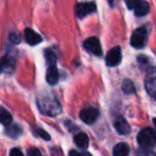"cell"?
Segmentation results:
<instances>
[{
    "label": "cell",
    "mask_w": 156,
    "mask_h": 156,
    "mask_svg": "<svg viewBox=\"0 0 156 156\" xmlns=\"http://www.w3.org/2000/svg\"><path fill=\"white\" fill-rule=\"evenodd\" d=\"M74 144L78 148L80 149H87L89 144V139L88 136L85 133H78L76 136H74Z\"/></svg>",
    "instance_id": "13"
},
{
    "label": "cell",
    "mask_w": 156,
    "mask_h": 156,
    "mask_svg": "<svg viewBox=\"0 0 156 156\" xmlns=\"http://www.w3.org/2000/svg\"><path fill=\"white\" fill-rule=\"evenodd\" d=\"M114 126L121 135H126L131 132V126L123 117H117L114 121Z\"/></svg>",
    "instance_id": "10"
},
{
    "label": "cell",
    "mask_w": 156,
    "mask_h": 156,
    "mask_svg": "<svg viewBox=\"0 0 156 156\" xmlns=\"http://www.w3.org/2000/svg\"><path fill=\"white\" fill-rule=\"evenodd\" d=\"M13 121V117L6 109L0 107V123L4 125H10Z\"/></svg>",
    "instance_id": "16"
},
{
    "label": "cell",
    "mask_w": 156,
    "mask_h": 156,
    "mask_svg": "<svg viewBox=\"0 0 156 156\" xmlns=\"http://www.w3.org/2000/svg\"><path fill=\"white\" fill-rule=\"evenodd\" d=\"M28 156H41V152H39L38 149L36 148H31L28 150V153H27Z\"/></svg>",
    "instance_id": "24"
},
{
    "label": "cell",
    "mask_w": 156,
    "mask_h": 156,
    "mask_svg": "<svg viewBox=\"0 0 156 156\" xmlns=\"http://www.w3.org/2000/svg\"><path fill=\"white\" fill-rule=\"evenodd\" d=\"M25 38H26V41H27V43L31 46H35L41 41V35H38L36 32L33 31L30 28H27V29L25 30Z\"/></svg>",
    "instance_id": "12"
},
{
    "label": "cell",
    "mask_w": 156,
    "mask_h": 156,
    "mask_svg": "<svg viewBox=\"0 0 156 156\" xmlns=\"http://www.w3.org/2000/svg\"><path fill=\"white\" fill-rule=\"evenodd\" d=\"M153 122H154V125H155V127H156V118L154 120H153Z\"/></svg>",
    "instance_id": "28"
},
{
    "label": "cell",
    "mask_w": 156,
    "mask_h": 156,
    "mask_svg": "<svg viewBox=\"0 0 156 156\" xmlns=\"http://www.w3.org/2000/svg\"><path fill=\"white\" fill-rule=\"evenodd\" d=\"M98 116H99L98 109L94 108V107H87V108H84L81 111L80 119L82 120L83 122H85V123L91 124L96 121Z\"/></svg>",
    "instance_id": "7"
},
{
    "label": "cell",
    "mask_w": 156,
    "mask_h": 156,
    "mask_svg": "<svg viewBox=\"0 0 156 156\" xmlns=\"http://www.w3.org/2000/svg\"><path fill=\"white\" fill-rule=\"evenodd\" d=\"M146 89L148 94L156 100V67H150L147 71Z\"/></svg>",
    "instance_id": "4"
},
{
    "label": "cell",
    "mask_w": 156,
    "mask_h": 156,
    "mask_svg": "<svg viewBox=\"0 0 156 156\" xmlns=\"http://www.w3.org/2000/svg\"><path fill=\"white\" fill-rule=\"evenodd\" d=\"M129 153V148L124 142H120V144H116V147L114 148L113 151L114 156H127Z\"/></svg>",
    "instance_id": "15"
},
{
    "label": "cell",
    "mask_w": 156,
    "mask_h": 156,
    "mask_svg": "<svg viewBox=\"0 0 156 156\" xmlns=\"http://www.w3.org/2000/svg\"><path fill=\"white\" fill-rule=\"evenodd\" d=\"M10 39L12 43L14 44H18L19 41H20V36H19L17 33H12V34L10 35Z\"/></svg>",
    "instance_id": "25"
},
{
    "label": "cell",
    "mask_w": 156,
    "mask_h": 156,
    "mask_svg": "<svg viewBox=\"0 0 156 156\" xmlns=\"http://www.w3.org/2000/svg\"><path fill=\"white\" fill-rule=\"evenodd\" d=\"M139 1H141V0H125V3H126L127 8H129V10H134L136 4H137Z\"/></svg>",
    "instance_id": "23"
},
{
    "label": "cell",
    "mask_w": 156,
    "mask_h": 156,
    "mask_svg": "<svg viewBox=\"0 0 156 156\" xmlns=\"http://www.w3.org/2000/svg\"><path fill=\"white\" fill-rule=\"evenodd\" d=\"M106 65L109 67H114L117 66L118 64L121 62V50L119 47H114L113 49H111L106 54Z\"/></svg>",
    "instance_id": "6"
},
{
    "label": "cell",
    "mask_w": 156,
    "mask_h": 156,
    "mask_svg": "<svg viewBox=\"0 0 156 156\" xmlns=\"http://www.w3.org/2000/svg\"><path fill=\"white\" fill-rule=\"evenodd\" d=\"M122 89L125 94H134L135 93V85L132 81L129 80H124L122 83Z\"/></svg>",
    "instance_id": "19"
},
{
    "label": "cell",
    "mask_w": 156,
    "mask_h": 156,
    "mask_svg": "<svg viewBox=\"0 0 156 156\" xmlns=\"http://www.w3.org/2000/svg\"><path fill=\"white\" fill-rule=\"evenodd\" d=\"M34 131H35V134H36L38 137L43 138V139H45V140H50V135L46 131H44L43 129H34Z\"/></svg>",
    "instance_id": "20"
},
{
    "label": "cell",
    "mask_w": 156,
    "mask_h": 156,
    "mask_svg": "<svg viewBox=\"0 0 156 156\" xmlns=\"http://www.w3.org/2000/svg\"><path fill=\"white\" fill-rule=\"evenodd\" d=\"M137 141L141 149L148 150L152 148L156 144V131L151 127L141 129L137 136Z\"/></svg>",
    "instance_id": "2"
},
{
    "label": "cell",
    "mask_w": 156,
    "mask_h": 156,
    "mask_svg": "<svg viewBox=\"0 0 156 156\" xmlns=\"http://www.w3.org/2000/svg\"><path fill=\"white\" fill-rule=\"evenodd\" d=\"M147 37H148V33H147V29L144 27L138 28L133 32L131 37V45L134 48H144L147 43Z\"/></svg>",
    "instance_id": "3"
},
{
    "label": "cell",
    "mask_w": 156,
    "mask_h": 156,
    "mask_svg": "<svg viewBox=\"0 0 156 156\" xmlns=\"http://www.w3.org/2000/svg\"><path fill=\"white\" fill-rule=\"evenodd\" d=\"M84 48L89 51L90 53L94 54V55H102V48H101V44L97 37H89L83 44Z\"/></svg>",
    "instance_id": "5"
},
{
    "label": "cell",
    "mask_w": 156,
    "mask_h": 156,
    "mask_svg": "<svg viewBox=\"0 0 156 156\" xmlns=\"http://www.w3.org/2000/svg\"><path fill=\"white\" fill-rule=\"evenodd\" d=\"M69 156H93V155L88 152H79V151L72 150V151H70Z\"/></svg>",
    "instance_id": "22"
},
{
    "label": "cell",
    "mask_w": 156,
    "mask_h": 156,
    "mask_svg": "<svg viewBox=\"0 0 156 156\" xmlns=\"http://www.w3.org/2000/svg\"><path fill=\"white\" fill-rule=\"evenodd\" d=\"M149 10H150L149 3L147 1H144V0H141L134 8V13L137 16H144V15H147L149 13Z\"/></svg>",
    "instance_id": "14"
},
{
    "label": "cell",
    "mask_w": 156,
    "mask_h": 156,
    "mask_svg": "<svg viewBox=\"0 0 156 156\" xmlns=\"http://www.w3.org/2000/svg\"><path fill=\"white\" fill-rule=\"evenodd\" d=\"M45 58H46V61H47L48 66L55 65V63H56V54L54 53V51H52L51 49L45 50Z\"/></svg>",
    "instance_id": "17"
},
{
    "label": "cell",
    "mask_w": 156,
    "mask_h": 156,
    "mask_svg": "<svg viewBox=\"0 0 156 156\" xmlns=\"http://www.w3.org/2000/svg\"><path fill=\"white\" fill-rule=\"evenodd\" d=\"M10 156H25V155H23V153L21 152L19 149L14 148V149H12V150H11Z\"/></svg>",
    "instance_id": "26"
},
{
    "label": "cell",
    "mask_w": 156,
    "mask_h": 156,
    "mask_svg": "<svg viewBox=\"0 0 156 156\" xmlns=\"http://www.w3.org/2000/svg\"><path fill=\"white\" fill-rule=\"evenodd\" d=\"M15 70V61L12 56L4 55L0 58V73H12Z\"/></svg>",
    "instance_id": "9"
},
{
    "label": "cell",
    "mask_w": 156,
    "mask_h": 156,
    "mask_svg": "<svg viewBox=\"0 0 156 156\" xmlns=\"http://www.w3.org/2000/svg\"><path fill=\"white\" fill-rule=\"evenodd\" d=\"M94 11H96V4L94 2H83L76 6V14L79 18H83Z\"/></svg>",
    "instance_id": "8"
},
{
    "label": "cell",
    "mask_w": 156,
    "mask_h": 156,
    "mask_svg": "<svg viewBox=\"0 0 156 156\" xmlns=\"http://www.w3.org/2000/svg\"><path fill=\"white\" fill-rule=\"evenodd\" d=\"M137 156H156L154 152L150 150H146V149H140L137 152Z\"/></svg>",
    "instance_id": "21"
},
{
    "label": "cell",
    "mask_w": 156,
    "mask_h": 156,
    "mask_svg": "<svg viewBox=\"0 0 156 156\" xmlns=\"http://www.w3.org/2000/svg\"><path fill=\"white\" fill-rule=\"evenodd\" d=\"M37 106L41 114L46 116L53 117L61 113V107L58 101L52 96H41L37 99Z\"/></svg>",
    "instance_id": "1"
},
{
    "label": "cell",
    "mask_w": 156,
    "mask_h": 156,
    "mask_svg": "<svg viewBox=\"0 0 156 156\" xmlns=\"http://www.w3.org/2000/svg\"><path fill=\"white\" fill-rule=\"evenodd\" d=\"M58 78H60V74H58V70L56 68V66L55 65L48 66L47 73H46V80H47V82L50 85H54L58 82Z\"/></svg>",
    "instance_id": "11"
},
{
    "label": "cell",
    "mask_w": 156,
    "mask_h": 156,
    "mask_svg": "<svg viewBox=\"0 0 156 156\" xmlns=\"http://www.w3.org/2000/svg\"><path fill=\"white\" fill-rule=\"evenodd\" d=\"M116 1H117V0H108V2H109V4H111V5H114Z\"/></svg>",
    "instance_id": "27"
},
{
    "label": "cell",
    "mask_w": 156,
    "mask_h": 156,
    "mask_svg": "<svg viewBox=\"0 0 156 156\" xmlns=\"http://www.w3.org/2000/svg\"><path fill=\"white\" fill-rule=\"evenodd\" d=\"M6 134H8L9 136H11V137L16 138L21 134V129L18 126V125L13 124V125H11V126L8 127V129H6Z\"/></svg>",
    "instance_id": "18"
}]
</instances>
